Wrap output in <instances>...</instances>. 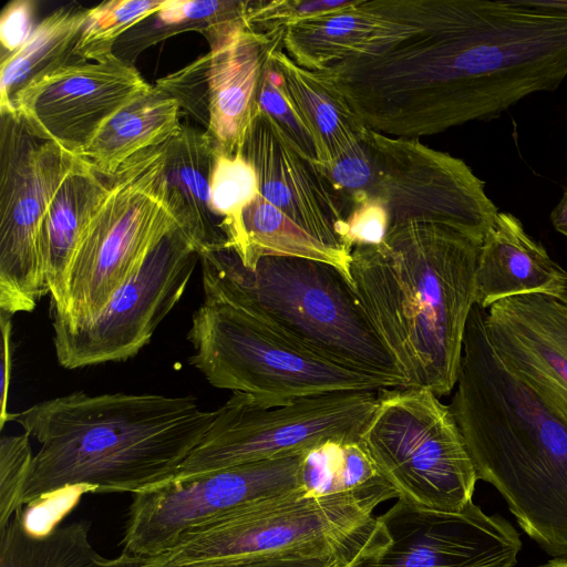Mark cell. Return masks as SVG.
Returning <instances> with one entry per match:
<instances>
[{
	"mask_svg": "<svg viewBox=\"0 0 567 567\" xmlns=\"http://www.w3.org/2000/svg\"><path fill=\"white\" fill-rule=\"evenodd\" d=\"M209 43L208 125L215 152H240L258 105L257 93L271 40L249 29L245 20Z\"/></svg>",
	"mask_w": 567,
	"mask_h": 567,
	"instance_id": "cell-17",
	"label": "cell"
},
{
	"mask_svg": "<svg viewBox=\"0 0 567 567\" xmlns=\"http://www.w3.org/2000/svg\"><path fill=\"white\" fill-rule=\"evenodd\" d=\"M377 393L331 392L260 401L233 392L173 478L301 453L327 441H360L375 410Z\"/></svg>",
	"mask_w": 567,
	"mask_h": 567,
	"instance_id": "cell-8",
	"label": "cell"
},
{
	"mask_svg": "<svg viewBox=\"0 0 567 567\" xmlns=\"http://www.w3.org/2000/svg\"><path fill=\"white\" fill-rule=\"evenodd\" d=\"M187 339L194 349L188 362L210 385L260 401L394 388L313 353L255 313L225 302L204 301Z\"/></svg>",
	"mask_w": 567,
	"mask_h": 567,
	"instance_id": "cell-5",
	"label": "cell"
},
{
	"mask_svg": "<svg viewBox=\"0 0 567 567\" xmlns=\"http://www.w3.org/2000/svg\"><path fill=\"white\" fill-rule=\"evenodd\" d=\"M216 416L194 396L79 391L45 400L10 421L40 443L23 503L73 489L137 492L174 477Z\"/></svg>",
	"mask_w": 567,
	"mask_h": 567,
	"instance_id": "cell-1",
	"label": "cell"
},
{
	"mask_svg": "<svg viewBox=\"0 0 567 567\" xmlns=\"http://www.w3.org/2000/svg\"><path fill=\"white\" fill-rule=\"evenodd\" d=\"M22 513L0 529V567H142V560L122 551L102 556L90 540V524L73 522L38 533Z\"/></svg>",
	"mask_w": 567,
	"mask_h": 567,
	"instance_id": "cell-24",
	"label": "cell"
},
{
	"mask_svg": "<svg viewBox=\"0 0 567 567\" xmlns=\"http://www.w3.org/2000/svg\"><path fill=\"white\" fill-rule=\"evenodd\" d=\"M305 452L173 478L133 494L122 551L140 559L154 557L204 523L301 491Z\"/></svg>",
	"mask_w": 567,
	"mask_h": 567,
	"instance_id": "cell-12",
	"label": "cell"
},
{
	"mask_svg": "<svg viewBox=\"0 0 567 567\" xmlns=\"http://www.w3.org/2000/svg\"><path fill=\"white\" fill-rule=\"evenodd\" d=\"M243 223L244 239L235 254L244 267L252 269L269 256L312 259L334 266L352 286L351 256L321 243L260 194L244 210Z\"/></svg>",
	"mask_w": 567,
	"mask_h": 567,
	"instance_id": "cell-26",
	"label": "cell"
},
{
	"mask_svg": "<svg viewBox=\"0 0 567 567\" xmlns=\"http://www.w3.org/2000/svg\"><path fill=\"white\" fill-rule=\"evenodd\" d=\"M398 497L382 481L357 493L307 496L298 491L228 513L178 536L143 567L202 566L287 553L362 554L383 540L372 516Z\"/></svg>",
	"mask_w": 567,
	"mask_h": 567,
	"instance_id": "cell-4",
	"label": "cell"
},
{
	"mask_svg": "<svg viewBox=\"0 0 567 567\" xmlns=\"http://www.w3.org/2000/svg\"><path fill=\"white\" fill-rule=\"evenodd\" d=\"M481 244L445 225L406 223L352 249L353 290L406 388L440 398L456 385Z\"/></svg>",
	"mask_w": 567,
	"mask_h": 567,
	"instance_id": "cell-2",
	"label": "cell"
},
{
	"mask_svg": "<svg viewBox=\"0 0 567 567\" xmlns=\"http://www.w3.org/2000/svg\"><path fill=\"white\" fill-rule=\"evenodd\" d=\"M259 194L332 249L351 256L344 236L351 210L322 169L257 105L243 146Z\"/></svg>",
	"mask_w": 567,
	"mask_h": 567,
	"instance_id": "cell-15",
	"label": "cell"
},
{
	"mask_svg": "<svg viewBox=\"0 0 567 567\" xmlns=\"http://www.w3.org/2000/svg\"><path fill=\"white\" fill-rule=\"evenodd\" d=\"M151 87L114 54L62 68L31 84L13 99L12 113L40 140L82 157L102 126Z\"/></svg>",
	"mask_w": 567,
	"mask_h": 567,
	"instance_id": "cell-14",
	"label": "cell"
},
{
	"mask_svg": "<svg viewBox=\"0 0 567 567\" xmlns=\"http://www.w3.org/2000/svg\"><path fill=\"white\" fill-rule=\"evenodd\" d=\"M181 115L178 102L152 85L102 126L82 157L100 175L111 178L137 153L178 134Z\"/></svg>",
	"mask_w": 567,
	"mask_h": 567,
	"instance_id": "cell-23",
	"label": "cell"
},
{
	"mask_svg": "<svg viewBox=\"0 0 567 567\" xmlns=\"http://www.w3.org/2000/svg\"><path fill=\"white\" fill-rule=\"evenodd\" d=\"M535 567H567V558H553Z\"/></svg>",
	"mask_w": 567,
	"mask_h": 567,
	"instance_id": "cell-40",
	"label": "cell"
},
{
	"mask_svg": "<svg viewBox=\"0 0 567 567\" xmlns=\"http://www.w3.org/2000/svg\"><path fill=\"white\" fill-rule=\"evenodd\" d=\"M199 262L204 301L240 307L324 359L394 388L408 386L351 284L334 266L269 256L248 269L226 247L204 249Z\"/></svg>",
	"mask_w": 567,
	"mask_h": 567,
	"instance_id": "cell-3",
	"label": "cell"
},
{
	"mask_svg": "<svg viewBox=\"0 0 567 567\" xmlns=\"http://www.w3.org/2000/svg\"><path fill=\"white\" fill-rule=\"evenodd\" d=\"M526 293H546L567 302V271L518 218L498 212L481 244L475 305L486 310L498 300Z\"/></svg>",
	"mask_w": 567,
	"mask_h": 567,
	"instance_id": "cell-18",
	"label": "cell"
},
{
	"mask_svg": "<svg viewBox=\"0 0 567 567\" xmlns=\"http://www.w3.org/2000/svg\"><path fill=\"white\" fill-rule=\"evenodd\" d=\"M164 0H111L87 11L74 55L83 62L113 56L114 45L132 28L155 14Z\"/></svg>",
	"mask_w": 567,
	"mask_h": 567,
	"instance_id": "cell-30",
	"label": "cell"
},
{
	"mask_svg": "<svg viewBox=\"0 0 567 567\" xmlns=\"http://www.w3.org/2000/svg\"><path fill=\"white\" fill-rule=\"evenodd\" d=\"M89 9L60 8L40 21L27 42L1 58L0 114L12 113V101L22 90L47 75L82 63L74 55Z\"/></svg>",
	"mask_w": 567,
	"mask_h": 567,
	"instance_id": "cell-25",
	"label": "cell"
},
{
	"mask_svg": "<svg viewBox=\"0 0 567 567\" xmlns=\"http://www.w3.org/2000/svg\"><path fill=\"white\" fill-rule=\"evenodd\" d=\"M299 478L307 496L357 493L385 481L361 441H327L307 450Z\"/></svg>",
	"mask_w": 567,
	"mask_h": 567,
	"instance_id": "cell-27",
	"label": "cell"
},
{
	"mask_svg": "<svg viewBox=\"0 0 567 567\" xmlns=\"http://www.w3.org/2000/svg\"><path fill=\"white\" fill-rule=\"evenodd\" d=\"M166 145L137 153L107 178L110 190L76 249L52 319L76 321L97 313L179 227L165 198Z\"/></svg>",
	"mask_w": 567,
	"mask_h": 567,
	"instance_id": "cell-6",
	"label": "cell"
},
{
	"mask_svg": "<svg viewBox=\"0 0 567 567\" xmlns=\"http://www.w3.org/2000/svg\"><path fill=\"white\" fill-rule=\"evenodd\" d=\"M35 2L13 0L2 10L0 17L1 58L20 49L33 32Z\"/></svg>",
	"mask_w": 567,
	"mask_h": 567,
	"instance_id": "cell-37",
	"label": "cell"
},
{
	"mask_svg": "<svg viewBox=\"0 0 567 567\" xmlns=\"http://www.w3.org/2000/svg\"><path fill=\"white\" fill-rule=\"evenodd\" d=\"M270 39L269 55L282 78L285 93L315 137L326 165L358 143L368 127L321 72L305 69L287 55L282 34Z\"/></svg>",
	"mask_w": 567,
	"mask_h": 567,
	"instance_id": "cell-22",
	"label": "cell"
},
{
	"mask_svg": "<svg viewBox=\"0 0 567 567\" xmlns=\"http://www.w3.org/2000/svg\"><path fill=\"white\" fill-rule=\"evenodd\" d=\"M347 1H247L245 23L252 31L270 37L282 33L284 29L295 21L333 10L346 4Z\"/></svg>",
	"mask_w": 567,
	"mask_h": 567,
	"instance_id": "cell-33",
	"label": "cell"
},
{
	"mask_svg": "<svg viewBox=\"0 0 567 567\" xmlns=\"http://www.w3.org/2000/svg\"><path fill=\"white\" fill-rule=\"evenodd\" d=\"M215 148L205 132L183 125L167 141L164 167L165 198L181 229L203 250L226 247L220 220L210 207V176Z\"/></svg>",
	"mask_w": 567,
	"mask_h": 567,
	"instance_id": "cell-21",
	"label": "cell"
},
{
	"mask_svg": "<svg viewBox=\"0 0 567 567\" xmlns=\"http://www.w3.org/2000/svg\"><path fill=\"white\" fill-rule=\"evenodd\" d=\"M29 435L2 436L0 441V529L22 513L23 495L33 456Z\"/></svg>",
	"mask_w": 567,
	"mask_h": 567,
	"instance_id": "cell-32",
	"label": "cell"
},
{
	"mask_svg": "<svg viewBox=\"0 0 567 567\" xmlns=\"http://www.w3.org/2000/svg\"><path fill=\"white\" fill-rule=\"evenodd\" d=\"M485 328L507 370L567 425V302L546 293L507 297L486 309Z\"/></svg>",
	"mask_w": 567,
	"mask_h": 567,
	"instance_id": "cell-16",
	"label": "cell"
},
{
	"mask_svg": "<svg viewBox=\"0 0 567 567\" xmlns=\"http://www.w3.org/2000/svg\"><path fill=\"white\" fill-rule=\"evenodd\" d=\"M371 176L352 199L379 200L389 228L406 223L440 224L483 241L498 209L485 184L460 158L435 151L419 138L393 137L368 127L361 138Z\"/></svg>",
	"mask_w": 567,
	"mask_h": 567,
	"instance_id": "cell-9",
	"label": "cell"
},
{
	"mask_svg": "<svg viewBox=\"0 0 567 567\" xmlns=\"http://www.w3.org/2000/svg\"><path fill=\"white\" fill-rule=\"evenodd\" d=\"M11 315L0 310L1 363H0V429L10 421L8 412L9 385L11 379Z\"/></svg>",
	"mask_w": 567,
	"mask_h": 567,
	"instance_id": "cell-38",
	"label": "cell"
},
{
	"mask_svg": "<svg viewBox=\"0 0 567 567\" xmlns=\"http://www.w3.org/2000/svg\"><path fill=\"white\" fill-rule=\"evenodd\" d=\"M78 156L37 137L17 113L1 114L0 310L31 312L48 293L38 256L42 217Z\"/></svg>",
	"mask_w": 567,
	"mask_h": 567,
	"instance_id": "cell-11",
	"label": "cell"
},
{
	"mask_svg": "<svg viewBox=\"0 0 567 567\" xmlns=\"http://www.w3.org/2000/svg\"><path fill=\"white\" fill-rule=\"evenodd\" d=\"M202 251L200 244L177 227L97 313L76 321L52 319L59 364L79 369L134 357L182 298Z\"/></svg>",
	"mask_w": 567,
	"mask_h": 567,
	"instance_id": "cell-10",
	"label": "cell"
},
{
	"mask_svg": "<svg viewBox=\"0 0 567 567\" xmlns=\"http://www.w3.org/2000/svg\"><path fill=\"white\" fill-rule=\"evenodd\" d=\"M396 19V0H348L288 24L282 50L300 66L320 72L381 41Z\"/></svg>",
	"mask_w": 567,
	"mask_h": 567,
	"instance_id": "cell-19",
	"label": "cell"
},
{
	"mask_svg": "<svg viewBox=\"0 0 567 567\" xmlns=\"http://www.w3.org/2000/svg\"><path fill=\"white\" fill-rule=\"evenodd\" d=\"M259 195V182L252 165L240 152L217 154L210 176V207L220 220L226 248L236 252L244 239V210Z\"/></svg>",
	"mask_w": 567,
	"mask_h": 567,
	"instance_id": "cell-28",
	"label": "cell"
},
{
	"mask_svg": "<svg viewBox=\"0 0 567 567\" xmlns=\"http://www.w3.org/2000/svg\"><path fill=\"white\" fill-rule=\"evenodd\" d=\"M360 441L398 499L444 512L473 502V460L450 405L431 390H380Z\"/></svg>",
	"mask_w": 567,
	"mask_h": 567,
	"instance_id": "cell-7",
	"label": "cell"
},
{
	"mask_svg": "<svg viewBox=\"0 0 567 567\" xmlns=\"http://www.w3.org/2000/svg\"><path fill=\"white\" fill-rule=\"evenodd\" d=\"M389 230V216L377 199L359 200L347 220L344 241L350 251L357 246L381 244Z\"/></svg>",
	"mask_w": 567,
	"mask_h": 567,
	"instance_id": "cell-35",
	"label": "cell"
},
{
	"mask_svg": "<svg viewBox=\"0 0 567 567\" xmlns=\"http://www.w3.org/2000/svg\"><path fill=\"white\" fill-rule=\"evenodd\" d=\"M377 519L383 543L347 567H514L523 546L508 520L473 502L444 512L398 499Z\"/></svg>",
	"mask_w": 567,
	"mask_h": 567,
	"instance_id": "cell-13",
	"label": "cell"
},
{
	"mask_svg": "<svg viewBox=\"0 0 567 567\" xmlns=\"http://www.w3.org/2000/svg\"><path fill=\"white\" fill-rule=\"evenodd\" d=\"M208 65L209 53L199 56L184 69L158 79L154 85L175 99L181 110H186L188 115L206 127L208 125Z\"/></svg>",
	"mask_w": 567,
	"mask_h": 567,
	"instance_id": "cell-34",
	"label": "cell"
},
{
	"mask_svg": "<svg viewBox=\"0 0 567 567\" xmlns=\"http://www.w3.org/2000/svg\"><path fill=\"white\" fill-rule=\"evenodd\" d=\"M550 220L555 229L567 237V188L558 204L551 210Z\"/></svg>",
	"mask_w": 567,
	"mask_h": 567,
	"instance_id": "cell-39",
	"label": "cell"
},
{
	"mask_svg": "<svg viewBox=\"0 0 567 567\" xmlns=\"http://www.w3.org/2000/svg\"><path fill=\"white\" fill-rule=\"evenodd\" d=\"M360 554L287 553L186 567H347ZM143 567V566H142Z\"/></svg>",
	"mask_w": 567,
	"mask_h": 567,
	"instance_id": "cell-36",
	"label": "cell"
},
{
	"mask_svg": "<svg viewBox=\"0 0 567 567\" xmlns=\"http://www.w3.org/2000/svg\"><path fill=\"white\" fill-rule=\"evenodd\" d=\"M269 52L259 81L258 104L307 156L323 165L320 148L311 132L289 102L284 90L282 78L272 63Z\"/></svg>",
	"mask_w": 567,
	"mask_h": 567,
	"instance_id": "cell-31",
	"label": "cell"
},
{
	"mask_svg": "<svg viewBox=\"0 0 567 567\" xmlns=\"http://www.w3.org/2000/svg\"><path fill=\"white\" fill-rule=\"evenodd\" d=\"M102 177L79 157L40 223L38 256L51 307L61 301L76 249L110 190V181Z\"/></svg>",
	"mask_w": 567,
	"mask_h": 567,
	"instance_id": "cell-20",
	"label": "cell"
},
{
	"mask_svg": "<svg viewBox=\"0 0 567 567\" xmlns=\"http://www.w3.org/2000/svg\"><path fill=\"white\" fill-rule=\"evenodd\" d=\"M246 8L247 1L164 0L162 8L148 18L152 28H134L147 30L142 44H153L183 31H197L209 42L244 21Z\"/></svg>",
	"mask_w": 567,
	"mask_h": 567,
	"instance_id": "cell-29",
	"label": "cell"
}]
</instances>
